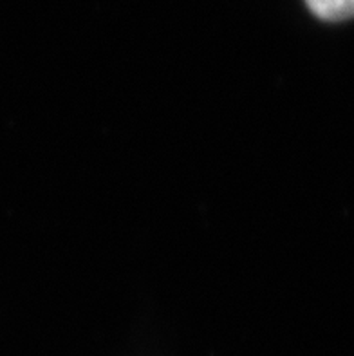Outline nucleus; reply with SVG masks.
<instances>
[{"instance_id":"1","label":"nucleus","mask_w":354,"mask_h":356,"mask_svg":"<svg viewBox=\"0 0 354 356\" xmlns=\"http://www.w3.org/2000/svg\"><path fill=\"white\" fill-rule=\"evenodd\" d=\"M307 8L322 20L338 22L353 15L354 0H305Z\"/></svg>"}]
</instances>
